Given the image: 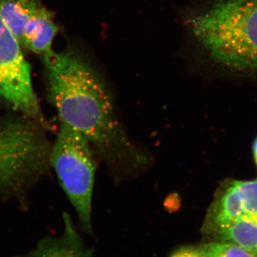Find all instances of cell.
Listing matches in <instances>:
<instances>
[{
	"instance_id": "ba28073f",
	"label": "cell",
	"mask_w": 257,
	"mask_h": 257,
	"mask_svg": "<svg viewBox=\"0 0 257 257\" xmlns=\"http://www.w3.org/2000/svg\"><path fill=\"white\" fill-rule=\"evenodd\" d=\"M41 6L40 0H0V17L21 47L25 26Z\"/></svg>"
},
{
	"instance_id": "3957f363",
	"label": "cell",
	"mask_w": 257,
	"mask_h": 257,
	"mask_svg": "<svg viewBox=\"0 0 257 257\" xmlns=\"http://www.w3.org/2000/svg\"><path fill=\"white\" fill-rule=\"evenodd\" d=\"M45 130L27 116H0V195L18 197L48 170Z\"/></svg>"
},
{
	"instance_id": "30bf717a",
	"label": "cell",
	"mask_w": 257,
	"mask_h": 257,
	"mask_svg": "<svg viewBox=\"0 0 257 257\" xmlns=\"http://www.w3.org/2000/svg\"><path fill=\"white\" fill-rule=\"evenodd\" d=\"M217 231L223 239L257 256V224L246 214L232 224Z\"/></svg>"
},
{
	"instance_id": "7a4b0ae2",
	"label": "cell",
	"mask_w": 257,
	"mask_h": 257,
	"mask_svg": "<svg viewBox=\"0 0 257 257\" xmlns=\"http://www.w3.org/2000/svg\"><path fill=\"white\" fill-rule=\"evenodd\" d=\"M189 23L213 62L232 72L257 73V0H216Z\"/></svg>"
},
{
	"instance_id": "5b68a950",
	"label": "cell",
	"mask_w": 257,
	"mask_h": 257,
	"mask_svg": "<svg viewBox=\"0 0 257 257\" xmlns=\"http://www.w3.org/2000/svg\"><path fill=\"white\" fill-rule=\"evenodd\" d=\"M0 97L45 128L50 127L32 87L21 45L0 17Z\"/></svg>"
},
{
	"instance_id": "6da1fadb",
	"label": "cell",
	"mask_w": 257,
	"mask_h": 257,
	"mask_svg": "<svg viewBox=\"0 0 257 257\" xmlns=\"http://www.w3.org/2000/svg\"><path fill=\"white\" fill-rule=\"evenodd\" d=\"M51 103L60 123L82 134L116 181L132 177L151 164L132 141L116 112L105 81L79 52L67 49L43 55Z\"/></svg>"
},
{
	"instance_id": "7c38bea8",
	"label": "cell",
	"mask_w": 257,
	"mask_h": 257,
	"mask_svg": "<svg viewBox=\"0 0 257 257\" xmlns=\"http://www.w3.org/2000/svg\"><path fill=\"white\" fill-rule=\"evenodd\" d=\"M234 184L239 191L246 214L257 216V180L237 182Z\"/></svg>"
},
{
	"instance_id": "9c48e42d",
	"label": "cell",
	"mask_w": 257,
	"mask_h": 257,
	"mask_svg": "<svg viewBox=\"0 0 257 257\" xmlns=\"http://www.w3.org/2000/svg\"><path fill=\"white\" fill-rule=\"evenodd\" d=\"M246 214L239 191L234 184L213 206L209 224L218 231L232 224Z\"/></svg>"
},
{
	"instance_id": "8fae6325",
	"label": "cell",
	"mask_w": 257,
	"mask_h": 257,
	"mask_svg": "<svg viewBox=\"0 0 257 257\" xmlns=\"http://www.w3.org/2000/svg\"><path fill=\"white\" fill-rule=\"evenodd\" d=\"M200 252L204 257H257L231 242L211 243L206 245Z\"/></svg>"
},
{
	"instance_id": "8992f818",
	"label": "cell",
	"mask_w": 257,
	"mask_h": 257,
	"mask_svg": "<svg viewBox=\"0 0 257 257\" xmlns=\"http://www.w3.org/2000/svg\"><path fill=\"white\" fill-rule=\"evenodd\" d=\"M64 230L58 236H46L36 248L23 256L15 257H92L74 229L71 218L64 214Z\"/></svg>"
},
{
	"instance_id": "52a82bcc",
	"label": "cell",
	"mask_w": 257,
	"mask_h": 257,
	"mask_svg": "<svg viewBox=\"0 0 257 257\" xmlns=\"http://www.w3.org/2000/svg\"><path fill=\"white\" fill-rule=\"evenodd\" d=\"M58 31L52 13L40 7L30 19L24 31L22 47L43 56L52 51V44Z\"/></svg>"
},
{
	"instance_id": "5bb4252c",
	"label": "cell",
	"mask_w": 257,
	"mask_h": 257,
	"mask_svg": "<svg viewBox=\"0 0 257 257\" xmlns=\"http://www.w3.org/2000/svg\"><path fill=\"white\" fill-rule=\"evenodd\" d=\"M253 153H254L255 159H256L257 163V139L253 145Z\"/></svg>"
},
{
	"instance_id": "277c9868",
	"label": "cell",
	"mask_w": 257,
	"mask_h": 257,
	"mask_svg": "<svg viewBox=\"0 0 257 257\" xmlns=\"http://www.w3.org/2000/svg\"><path fill=\"white\" fill-rule=\"evenodd\" d=\"M93 152L90 144L82 134L60 123L57 138L51 149L50 165L87 231L92 228L96 173Z\"/></svg>"
},
{
	"instance_id": "9a60e30c",
	"label": "cell",
	"mask_w": 257,
	"mask_h": 257,
	"mask_svg": "<svg viewBox=\"0 0 257 257\" xmlns=\"http://www.w3.org/2000/svg\"><path fill=\"white\" fill-rule=\"evenodd\" d=\"M172 257H177V254H176V253H175V254H174L173 256H172Z\"/></svg>"
},
{
	"instance_id": "4fadbf2b",
	"label": "cell",
	"mask_w": 257,
	"mask_h": 257,
	"mask_svg": "<svg viewBox=\"0 0 257 257\" xmlns=\"http://www.w3.org/2000/svg\"><path fill=\"white\" fill-rule=\"evenodd\" d=\"M177 257H204L201 252L190 251V250H183L176 253Z\"/></svg>"
}]
</instances>
